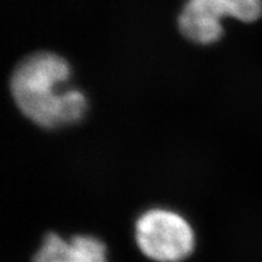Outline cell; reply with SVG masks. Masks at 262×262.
<instances>
[{"instance_id":"2","label":"cell","mask_w":262,"mask_h":262,"mask_svg":"<svg viewBox=\"0 0 262 262\" xmlns=\"http://www.w3.org/2000/svg\"><path fill=\"white\" fill-rule=\"evenodd\" d=\"M140 251L155 262H181L194 250L192 226L179 212L155 208L143 212L135 225Z\"/></svg>"},{"instance_id":"1","label":"cell","mask_w":262,"mask_h":262,"mask_svg":"<svg viewBox=\"0 0 262 262\" xmlns=\"http://www.w3.org/2000/svg\"><path fill=\"white\" fill-rule=\"evenodd\" d=\"M71 78L67 61L52 52H37L18 64L11 93L17 107L33 123L47 129L83 119L88 101L80 91L64 89Z\"/></svg>"},{"instance_id":"3","label":"cell","mask_w":262,"mask_h":262,"mask_svg":"<svg viewBox=\"0 0 262 262\" xmlns=\"http://www.w3.org/2000/svg\"><path fill=\"white\" fill-rule=\"evenodd\" d=\"M262 15V0H188L179 18L180 31L196 44L208 45L224 34L222 18L254 22Z\"/></svg>"},{"instance_id":"4","label":"cell","mask_w":262,"mask_h":262,"mask_svg":"<svg viewBox=\"0 0 262 262\" xmlns=\"http://www.w3.org/2000/svg\"><path fill=\"white\" fill-rule=\"evenodd\" d=\"M33 262H107V248L93 235L64 239L57 233H48Z\"/></svg>"}]
</instances>
